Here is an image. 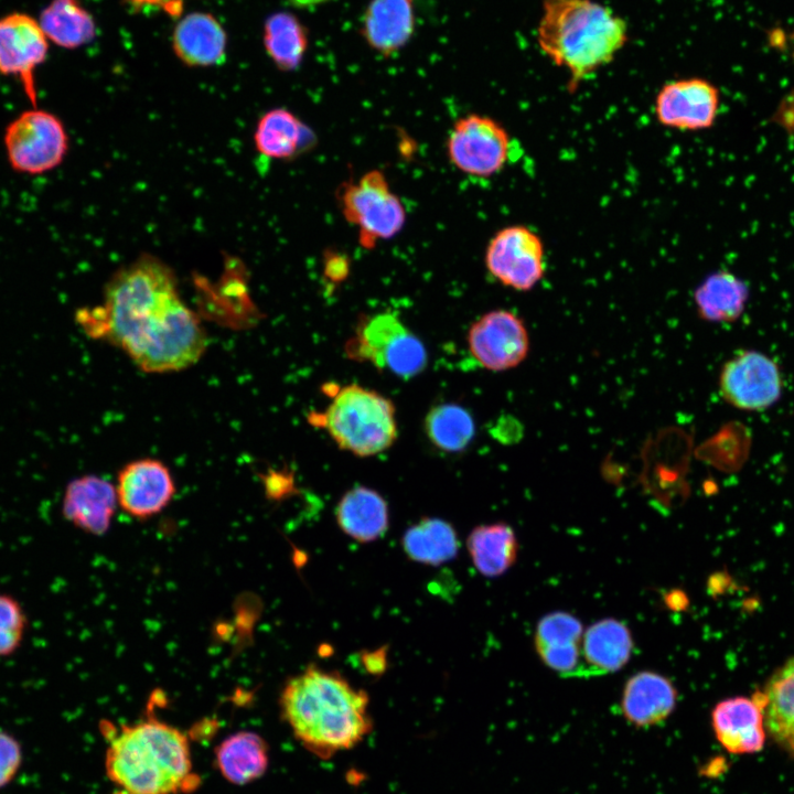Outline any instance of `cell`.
I'll return each instance as SVG.
<instances>
[{
    "label": "cell",
    "mask_w": 794,
    "mask_h": 794,
    "mask_svg": "<svg viewBox=\"0 0 794 794\" xmlns=\"http://www.w3.org/2000/svg\"><path fill=\"white\" fill-rule=\"evenodd\" d=\"M76 319L88 335L120 347L149 373L187 368L206 347L205 331L182 301L173 270L151 255L116 271L104 303L78 310Z\"/></svg>",
    "instance_id": "cell-1"
},
{
    "label": "cell",
    "mask_w": 794,
    "mask_h": 794,
    "mask_svg": "<svg viewBox=\"0 0 794 794\" xmlns=\"http://www.w3.org/2000/svg\"><path fill=\"white\" fill-rule=\"evenodd\" d=\"M369 698L336 670L315 665L291 677L280 695L282 719L321 759L357 745L372 731Z\"/></svg>",
    "instance_id": "cell-2"
},
{
    "label": "cell",
    "mask_w": 794,
    "mask_h": 794,
    "mask_svg": "<svg viewBox=\"0 0 794 794\" xmlns=\"http://www.w3.org/2000/svg\"><path fill=\"white\" fill-rule=\"evenodd\" d=\"M101 727L108 740L106 775L117 794H181L198 786L189 740L180 729L154 717Z\"/></svg>",
    "instance_id": "cell-3"
},
{
    "label": "cell",
    "mask_w": 794,
    "mask_h": 794,
    "mask_svg": "<svg viewBox=\"0 0 794 794\" xmlns=\"http://www.w3.org/2000/svg\"><path fill=\"white\" fill-rule=\"evenodd\" d=\"M626 40L625 22L590 0H545L538 25L544 53L570 74V87L611 62Z\"/></svg>",
    "instance_id": "cell-4"
},
{
    "label": "cell",
    "mask_w": 794,
    "mask_h": 794,
    "mask_svg": "<svg viewBox=\"0 0 794 794\" xmlns=\"http://www.w3.org/2000/svg\"><path fill=\"white\" fill-rule=\"evenodd\" d=\"M311 422L324 428L340 449L362 458L389 449L398 434L394 403L357 384L334 387L328 408L312 415Z\"/></svg>",
    "instance_id": "cell-5"
},
{
    "label": "cell",
    "mask_w": 794,
    "mask_h": 794,
    "mask_svg": "<svg viewBox=\"0 0 794 794\" xmlns=\"http://www.w3.org/2000/svg\"><path fill=\"white\" fill-rule=\"evenodd\" d=\"M344 352L352 361L369 363L404 379L417 376L427 365L423 343L389 311L362 318Z\"/></svg>",
    "instance_id": "cell-6"
},
{
    "label": "cell",
    "mask_w": 794,
    "mask_h": 794,
    "mask_svg": "<svg viewBox=\"0 0 794 794\" xmlns=\"http://www.w3.org/2000/svg\"><path fill=\"white\" fill-rule=\"evenodd\" d=\"M337 194L343 216L356 227L363 248H374L405 226V206L380 170H371L344 183Z\"/></svg>",
    "instance_id": "cell-7"
},
{
    "label": "cell",
    "mask_w": 794,
    "mask_h": 794,
    "mask_svg": "<svg viewBox=\"0 0 794 794\" xmlns=\"http://www.w3.org/2000/svg\"><path fill=\"white\" fill-rule=\"evenodd\" d=\"M3 144L11 168L39 175L57 168L68 151V136L54 114L33 107L18 115L4 130Z\"/></svg>",
    "instance_id": "cell-8"
},
{
    "label": "cell",
    "mask_w": 794,
    "mask_h": 794,
    "mask_svg": "<svg viewBox=\"0 0 794 794\" xmlns=\"http://www.w3.org/2000/svg\"><path fill=\"white\" fill-rule=\"evenodd\" d=\"M506 128L492 117L470 114L458 119L447 139L453 167L470 176L490 178L508 162L512 144Z\"/></svg>",
    "instance_id": "cell-9"
},
{
    "label": "cell",
    "mask_w": 794,
    "mask_h": 794,
    "mask_svg": "<svg viewBox=\"0 0 794 794\" xmlns=\"http://www.w3.org/2000/svg\"><path fill=\"white\" fill-rule=\"evenodd\" d=\"M484 262L489 273L503 286L529 291L545 275V245L528 226H505L490 239Z\"/></svg>",
    "instance_id": "cell-10"
},
{
    "label": "cell",
    "mask_w": 794,
    "mask_h": 794,
    "mask_svg": "<svg viewBox=\"0 0 794 794\" xmlns=\"http://www.w3.org/2000/svg\"><path fill=\"white\" fill-rule=\"evenodd\" d=\"M722 399L734 408L762 411L781 397L783 382L779 365L759 351H741L721 367L718 379Z\"/></svg>",
    "instance_id": "cell-11"
},
{
    "label": "cell",
    "mask_w": 794,
    "mask_h": 794,
    "mask_svg": "<svg viewBox=\"0 0 794 794\" xmlns=\"http://www.w3.org/2000/svg\"><path fill=\"white\" fill-rule=\"evenodd\" d=\"M466 341L472 357L492 372L518 366L529 352V335L523 319L505 309L491 310L475 320Z\"/></svg>",
    "instance_id": "cell-12"
},
{
    "label": "cell",
    "mask_w": 794,
    "mask_h": 794,
    "mask_svg": "<svg viewBox=\"0 0 794 794\" xmlns=\"http://www.w3.org/2000/svg\"><path fill=\"white\" fill-rule=\"evenodd\" d=\"M49 41L39 20L26 13L0 18V74L19 79L33 107L37 104L34 73L46 60Z\"/></svg>",
    "instance_id": "cell-13"
},
{
    "label": "cell",
    "mask_w": 794,
    "mask_h": 794,
    "mask_svg": "<svg viewBox=\"0 0 794 794\" xmlns=\"http://www.w3.org/2000/svg\"><path fill=\"white\" fill-rule=\"evenodd\" d=\"M720 107L718 88L704 78H684L665 84L656 95L655 118L663 127L680 131L713 126Z\"/></svg>",
    "instance_id": "cell-14"
},
{
    "label": "cell",
    "mask_w": 794,
    "mask_h": 794,
    "mask_svg": "<svg viewBox=\"0 0 794 794\" xmlns=\"http://www.w3.org/2000/svg\"><path fill=\"white\" fill-rule=\"evenodd\" d=\"M115 487L118 505L139 519L160 513L175 493L170 470L155 459H139L126 464L118 473Z\"/></svg>",
    "instance_id": "cell-15"
},
{
    "label": "cell",
    "mask_w": 794,
    "mask_h": 794,
    "mask_svg": "<svg viewBox=\"0 0 794 794\" xmlns=\"http://www.w3.org/2000/svg\"><path fill=\"white\" fill-rule=\"evenodd\" d=\"M711 727L729 753L750 754L762 750L766 730L757 693L750 698L738 696L719 701L711 711Z\"/></svg>",
    "instance_id": "cell-16"
},
{
    "label": "cell",
    "mask_w": 794,
    "mask_h": 794,
    "mask_svg": "<svg viewBox=\"0 0 794 794\" xmlns=\"http://www.w3.org/2000/svg\"><path fill=\"white\" fill-rule=\"evenodd\" d=\"M118 505L116 487L96 475L71 481L63 497V516L77 528L92 534H105Z\"/></svg>",
    "instance_id": "cell-17"
},
{
    "label": "cell",
    "mask_w": 794,
    "mask_h": 794,
    "mask_svg": "<svg viewBox=\"0 0 794 794\" xmlns=\"http://www.w3.org/2000/svg\"><path fill=\"white\" fill-rule=\"evenodd\" d=\"M677 693L664 676L640 672L625 684L621 711L635 728L646 729L664 722L676 707Z\"/></svg>",
    "instance_id": "cell-18"
},
{
    "label": "cell",
    "mask_w": 794,
    "mask_h": 794,
    "mask_svg": "<svg viewBox=\"0 0 794 794\" xmlns=\"http://www.w3.org/2000/svg\"><path fill=\"white\" fill-rule=\"evenodd\" d=\"M632 648L631 633L622 622L615 619L598 621L582 635L580 661L571 676L618 670L629 661Z\"/></svg>",
    "instance_id": "cell-19"
},
{
    "label": "cell",
    "mask_w": 794,
    "mask_h": 794,
    "mask_svg": "<svg viewBox=\"0 0 794 794\" xmlns=\"http://www.w3.org/2000/svg\"><path fill=\"white\" fill-rule=\"evenodd\" d=\"M176 56L189 66H214L226 56V33L210 13L193 12L176 24L172 36Z\"/></svg>",
    "instance_id": "cell-20"
},
{
    "label": "cell",
    "mask_w": 794,
    "mask_h": 794,
    "mask_svg": "<svg viewBox=\"0 0 794 794\" xmlns=\"http://www.w3.org/2000/svg\"><path fill=\"white\" fill-rule=\"evenodd\" d=\"M335 519L340 529L350 538L358 543H372L388 529V505L377 491L357 485L340 498Z\"/></svg>",
    "instance_id": "cell-21"
},
{
    "label": "cell",
    "mask_w": 794,
    "mask_h": 794,
    "mask_svg": "<svg viewBox=\"0 0 794 794\" xmlns=\"http://www.w3.org/2000/svg\"><path fill=\"white\" fill-rule=\"evenodd\" d=\"M254 142L256 150L267 159L290 160L309 150L315 136L290 110L273 108L259 118Z\"/></svg>",
    "instance_id": "cell-22"
},
{
    "label": "cell",
    "mask_w": 794,
    "mask_h": 794,
    "mask_svg": "<svg viewBox=\"0 0 794 794\" xmlns=\"http://www.w3.org/2000/svg\"><path fill=\"white\" fill-rule=\"evenodd\" d=\"M582 625L567 612H552L537 624L535 646L541 661L568 677L580 661Z\"/></svg>",
    "instance_id": "cell-23"
},
{
    "label": "cell",
    "mask_w": 794,
    "mask_h": 794,
    "mask_svg": "<svg viewBox=\"0 0 794 794\" xmlns=\"http://www.w3.org/2000/svg\"><path fill=\"white\" fill-rule=\"evenodd\" d=\"M755 693L763 706L765 730L794 758V656Z\"/></svg>",
    "instance_id": "cell-24"
},
{
    "label": "cell",
    "mask_w": 794,
    "mask_h": 794,
    "mask_svg": "<svg viewBox=\"0 0 794 794\" xmlns=\"http://www.w3.org/2000/svg\"><path fill=\"white\" fill-rule=\"evenodd\" d=\"M215 764L229 783L245 785L261 777L269 764L267 742L256 732L239 731L215 749Z\"/></svg>",
    "instance_id": "cell-25"
},
{
    "label": "cell",
    "mask_w": 794,
    "mask_h": 794,
    "mask_svg": "<svg viewBox=\"0 0 794 794\" xmlns=\"http://www.w3.org/2000/svg\"><path fill=\"white\" fill-rule=\"evenodd\" d=\"M748 299V285L727 270L710 273L694 292L698 315L712 323H731L738 320Z\"/></svg>",
    "instance_id": "cell-26"
},
{
    "label": "cell",
    "mask_w": 794,
    "mask_h": 794,
    "mask_svg": "<svg viewBox=\"0 0 794 794\" xmlns=\"http://www.w3.org/2000/svg\"><path fill=\"white\" fill-rule=\"evenodd\" d=\"M414 31L411 0H373L363 21L368 43L383 54L400 49Z\"/></svg>",
    "instance_id": "cell-27"
},
{
    "label": "cell",
    "mask_w": 794,
    "mask_h": 794,
    "mask_svg": "<svg viewBox=\"0 0 794 794\" xmlns=\"http://www.w3.org/2000/svg\"><path fill=\"white\" fill-rule=\"evenodd\" d=\"M401 547L412 561L439 566L455 558L460 541L452 524L437 517H423L405 530Z\"/></svg>",
    "instance_id": "cell-28"
},
{
    "label": "cell",
    "mask_w": 794,
    "mask_h": 794,
    "mask_svg": "<svg viewBox=\"0 0 794 794\" xmlns=\"http://www.w3.org/2000/svg\"><path fill=\"white\" fill-rule=\"evenodd\" d=\"M466 548L475 569L485 577L506 572L517 556V539L505 523L480 525L466 538Z\"/></svg>",
    "instance_id": "cell-29"
},
{
    "label": "cell",
    "mask_w": 794,
    "mask_h": 794,
    "mask_svg": "<svg viewBox=\"0 0 794 794\" xmlns=\"http://www.w3.org/2000/svg\"><path fill=\"white\" fill-rule=\"evenodd\" d=\"M39 22L47 39L65 49L82 46L96 33L93 17L78 0H51Z\"/></svg>",
    "instance_id": "cell-30"
},
{
    "label": "cell",
    "mask_w": 794,
    "mask_h": 794,
    "mask_svg": "<svg viewBox=\"0 0 794 794\" xmlns=\"http://www.w3.org/2000/svg\"><path fill=\"white\" fill-rule=\"evenodd\" d=\"M423 429L437 449L449 453L465 450L475 434L471 414L464 407L452 403L432 407L425 417Z\"/></svg>",
    "instance_id": "cell-31"
},
{
    "label": "cell",
    "mask_w": 794,
    "mask_h": 794,
    "mask_svg": "<svg viewBox=\"0 0 794 794\" xmlns=\"http://www.w3.org/2000/svg\"><path fill=\"white\" fill-rule=\"evenodd\" d=\"M307 43L305 30L293 14L278 12L266 20L265 49L279 69L297 68L302 61Z\"/></svg>",
    "instance_id": "cell-32"
},
{
    "label": "cell",
    "mask_w": 794,
    "mask_h": 794,
    "mask_svg": "<svg viewBox=\"0 0 794 794\" xmlns=\"http://www.w3.org/2000/svg\"><path fill=\"white\" fill-rule=\"evenodd\" d=\"M25 629L26 616L20 603L11 596L0 593V657L18 650Z\"/></svg>",
    "instance_id": "cell-33"
},
{
    "label": "cell",
    "mask_w": 794,
    "mask_h": 794,
    "mask_svg": "<svg viewBox=\"0 0 794 794\" xmlns=\"http://www.w3.org/2000/svg\"><path fill=\"white\" fill-rule=\"evenodd\" d=\"M23 761L20 741L11 733L0 730V790L17 776Z\"/></svg>",
    "instance_id": "cell-34"
},
{
    "label": "cell",
    "mask_w": 794,
    "mask_h": 794,
    "mask_svg": "<svg viewBox=\"0 0 794 794\" xmlns=\"http://www.w3.org/2000/svg\"><path fill=\"white\" fill-rule=\"evenodd\" d=\"M324 265V273L332 281L343 280L348 272L346 259L340 255H329Z\"/></svg>",
    "instance_id": "cell-35"
},
{
    "label": "cell",
    "mask_w": 794,
    "mask_h": 794,
    "mask_svg": "<svg viewBox=\"0 0 794 794\" xmlns=\"http://www.w3.org/2000/svg\"><path fill=\"white\" fill-rule=\"evenodd\" d=\"M363 664L371 674H380L387 666L386 647L363 654Z\"/></svg>",
    "instance_id": "cell-36"
},
{
    "label": "cell",
    "mask_w": 794,
    "mask_h": 794,
    "mask_svg": "<svg viewBox=\"0 0 794 794\" xmlns=\"http://www.w3.org/2000/svg\"><path fill=\"white\" fill-rule=\"evenodd\" d=\"M667 602L673 609H682L686 605V597L682 592H672L668 594Z\"/></svg>",
    "instance_id": "cell-37"
},
{
    "label": "cell",
    "mask_w": 794,
    "mask_h": 794,
    "mask_svg": "<svg viewBox=\"0 0 794 794\" xmlns=\"http://www.w3.org/2000/svg\"><path fill=\"white\" fill-rule=\"evenodd\" d=\"M322 1H325V0H290V2H292L293 4L299 6V7L312 6V4L320 3Z\"/></svg>",
    "instance_id": "cell-38"
}]
</instances>
